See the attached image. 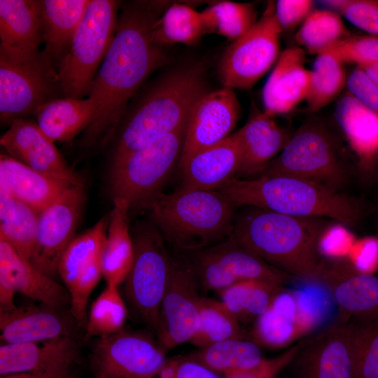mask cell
<instances>
[{
	"instance_id": "6da1fadb",
	"label": "cell",
	"mask_w": 378,
	"mask_h": 378,
	"mask_svg": "<svg viewBox=\"0 0 378 378\" xmlns=\"http://www.w3.org/2000/svg\"><path fill=\"white\" fill-rule=\"evenodd\" d=\"M158 18L155 7L141 3L125 7L118 17L114 38L88 94L95 113L83 137L86 146L104 148L113 139L132 98L167 63L163 46L153 36Z\"/></svg>"
},
{
	"instance_id": "7a4b0ae2",
	"label": "cell",
	"mask_w": 378,
	"mask_h": 378,
	"mask_svg": "<svg viewBox=\"0 0 378 378\" xmlns=\"http://www.w3.org/2000/svg\"><path fill=\"white\" fill-rule=\"evenodd\" d=\"M236 211L232 237L284 273L299 279H315L322 261L321 218L297 217L255 206Z\"/></svg>"
},
{
	"instance_id": "3957f363",
	"label": "cell",
	"mask_w": 378,
	"mask_h": 378,
	"mask_svg": "<svg viewBox=\"0 0 378 378\" xmlns=\"http://www.w3.org/2000/svg\"><path fill=\"white\" fill-rule=\"evenodd\" d=\"M206 91L201 69L190 66L163 76L136 94L113 139L112 160L185 128L192 107Z\"/></svg>"
},
{
	"instance_id": "277c9868",
	"label": "cell",
	"mask_w": 378,
	"mask_h": 378,
	"mask_svg": "<svg viewBox=\"0 0 378 378\" xmlns=\"http://www.w3.org/2000/svg\"><path fill=\"white\" fill-rule=\"evenodd\" d=\"M218 191L235 207L255 206L297 217L329 218L344 225H354L362 215L360 205L352 198L288 176L234 177Z\"/></svg>"
},
{
	"instance_id": "5b68a950",
	"label": "cell",
	"mask_w": 378,
	"mask_h": 378,
	"mask_svg": "<svg viewBox=\"0 0 378 378\" xmlns=\"http://www.w3.org/2000/svg\"><path fill=\"white\" fill-rule=\"evenodd\" d=\"M236 208L218 190L162 192L148 205L151 223L174 251L214 246L232 237Z\"/></svg>"
},
{
	"instance_id": "8992f818",
	"label": "cell",
	"mask_w": 378,
	"mask_h": 378,
	"mask_svg": "<svg viewBox=\"0 0 378 378\" xmlns=\"http://www.w3.org/2000/svg\"><path fill=\"white\" fill-rule=\"evenodd\" d=\"M186 127L112 160L109 184L113 200L126 202L130 211L146 209L162 192V187L179 164Z\"/></svg>"
},
{
	"instance_id": "52a82bcc",
	"label": "cell",
	"mask_w": 378,
	"mask_h": 378,
	"mask_svg": "<svg viewBox=\"0 0 378 378\" xmlns=\"http://www.w3.org/2000/svg\"><path fill=\"white\" fill-rule=\"evenodd\" d=\"M119 6L118 1L89 0L57 69L63 97L82 99L88 94L114 38Z\"/></svg>"
},
{
	"instance_id": "ba28073f",
	"label": "cell",
	"mask_w": 378,
	"mask_h": 378,
	"mask_svg": "<svg viewBox=\"0 0 378 378\" xmlns=\"http://www.w3.org/2000/svg\"><path fill=\"white\" fill-rule=\"evenodd\" d=\"M132 234L134 259L125 281V293L135 315L157 334L172 254L152 223L136 226Z\"/></svg>"
},
{
	"instance_id": "9c48e42d",
	"label": "cell",
	"mask_w": 378,
	"mask_h": 378,
	"mask_svg": "<svg viewBox=\"0 0 378 378\" xmlns=\"http://www.w3.org/2000/svg\"><path fill=\"white\" fill-rule=\"evenodd\" d=\"M279 175L314 182L335 191L346 177L335 139L314 122L302 126L258 176Z\"/></svg>"
},
{
	"instance_id": "30bf717a",
	"label": "cell",
	"mask_w": 378,
	"mask_h": 378,
	"mask_svg": "<svg viewBox=\"0 0 378 378\" xmlns=\"http://www.w3.org/2000/svg\"><path fill=\"white\" fill-rule=\"evenodd\" d=\"M175 253L190 267L204 291L218 293L235 284L252 280L284 286L293 278L269 265L232 236L214 246Z\"/></svg>"
},
{
	"instance_id": "8fae6325",
	"label": "cell",
	"mask_w": 378,
	"mask_h": 378,
	"mask_svg": "<svg viewBox=\"0 0 378 378\" xmlns=\"http://www.w3.org/2000/svg\"><path fill=\"white\" fill-rule=\"evenodd\" d=\"M62 94L57 70L43 55L13 59L0 54V119L10 125L34 115L44 103Z\"/></svg>"
},
{
	"instance_id": "7c38bea8",
	"label": "cell",
	"mask_w": 378,
	"mask_h": 378,
	"mask_svg": "<svg viewBox=\"0 0 378 378\" xmlns=\"http://www.w3.org/2000/svg\"><path fill=\"white\" fill-rule=\"evenodd\" d=\"M282 32L274 4L269 3L255 24L223 52L218 68L223 87L251 88L276 64Z\"/></svg>"
},
{
	"instance_id": "4fadbf2b",
	"label": "cell",
	"mask_w": 378,
	"mask_h": 378,
	"mask_svg": "<svg viewBox=\"0 0 378 378\" xmlns=\"http://www.w3.org/2000/svg\"><path fill=\"white\" fill-rule=\"evenodd\" d=\"M149 335L122 330L99 337L91 357L95 378H156L167 358Z\"/></svg>"
},
{
	"instance_id": "5bb4252c",
	"label": "cell",
	"mask_w": 378,
	"mask_h": 378,
	"mask_svg": "<svg viewBox=\"0 0 378 378\" xmlns=\"http://www.w3.org/2000/svg\"><path fill=\"white\" fill-rule=\"evenodd\" d=\"M108 220L109 216H105L87 231L76 235L58 265V275L70 295L71 314L78 326L86 325L89 298L103 276L102 254Z\"/></svg>"
},
{
	"instance_id": "9a60e30c",
	"label": "cell",
	"mask_w": 378,
	"mask_h": 378,
	"mask_svg": "<svg viewBox=\"0 0 378 378\" xmlns=\"http://www.w3.org/2000/svg\"><path fill=\"white\" fill-rule=\"evenodd\" d=\"M85 201L84 186H72L43 210L29 258L39 271L55 279L60 258L76 237Z\"/></svg>"
},
{
	"instance_id": "2e32d148",
	"label": "cell",
	"mask_w": 378,
	"mask_h": 378,
	"mask_svg": "<svg viewBox=\"0 0 378 378\" xmlns=\"http://www.w3.org/2000/svg\"><path fill=\"white\" fill-rule=\"evenodd\" d=\"M200 289L190 267L178 254H172L156 334L158 341L166 351L189 342L195 335L200 321Z\"/></svg>"
},
{
	"instance_id": "e0dca14e",
	"label": "cell",
	"mask_w": 378,
	"mask_h": 378,
	"mask_svg": "<svg viewBox=\"0 0 378 378\" xmlns=\"http://www.w3.org/2000/svg\"><path fill=\"white\" fill-rule=\"evenodd\" d=\"M287 368L290 378H356L351 339L339 318L296 345Z\"/></svg>"
},
{
	"instance_id": "ac0fdd59",
	"label": "cell",
	"mask_w": 378,
	"mask_h": 378,
	"mask_svg": "<svg viewBox=\"0 0 378 378\" xmlns=\"http://www.w3.org/2000/svg\"><path fill=\"white\" fill-rule=\"evenodd\" d=\"M239 115L240 105L233 89L223 87L204 93L188 118L179 167L198 151L231 135Z\"/></svg>"
},
{
	"instance_id": "d6986e66",
	"label": "cell",
	"mask_w": 378,
	"mask_h": 378,
	"mask_svg": "<svg viewBox=\"0 0 378 378\" xmlns=\"http://www.w3.org/2000/svg\"><path fill=\"white\" fill-rule=\"evenodd\" d=\"M16 293L57 308L71 302L65 287L39 271L8 242L0 238V312L17 307L14 303Z\"/></svg>"
},
{
	"instance_id": "ffe728a7",
	"label": "cell",
	"mask_w": 378,
	"mask_h": 378,
	"mask_svg": "<svg viewBox=\"0 0 378 378\" xmlns=\"http://www.w3.org/2000/svg\"><path fill=\"white\" fill-rule=\"evenodd\" d=\"M330 293L339 318L378 312V276L342 258L322 259L314 279Z\"/></svg>"
},
{
	"instance_id": "44dd1931",
	"label": "cell",
	"mask_w": 378,
	"mask_h": 378,
	"mask_svg": "<svg viewBox=\"0 0 378 378\" xmlns=\"http://www.w3.org/2000/svg\"><path fill=\"white\" fill-rule=\"evenodd\" d=\"M9 126L0 139L8 155L41 173L84 186L83 178L69 166L36 121L19 118Z\"/></svg>"
},
{
	"instance_id": "7402d4cb",
	"label": "cell",
	"mask_w": 378,
	"mask_h": 378,
	"mask_svg": "<svg viewBox=\"0 0 378 378\" xmlns=\"http://www.w3.org/2000/svg\"><path fill=\"white\" fill-rule=\"evenodd\" d=\"M305 50L291 47L281 52L262 91L264 111L274 116L291 111L308 96L311 71Z\"/></svg>"
},
{
	"instance_id": "603a6c76",
	"label": "cell",
	"mask_w": 378,
	"mask_h": 378,
	"mask_svg": "<svg viewBox=\"0 0 378 378\" xmlns=\"http://www.w3.org/2000/svg\"><path fill=\"white\" fill-rule=\"evenodd\" d=\"M241 160L235 133L194 154L181 167V190H218L237 177Z\"/></svg>"
},
{
	"instance_id": "cb8c5ba5",
	"label": "cell",
	"mask_w": 378,
	"mask_h": 378,
	"mask_svg": "<svg viewBox=\"0 0 378 378\" xmlns=\"http://www.w3.org/2000/svg\"><path fill=\"white\" fill-rule=\"evenodd\" d=\"M0 54L28 59L41 53L43 43L37 1H0Z\"/></svg>"
},
{
	"instance_id": "d4e9b609",
	"label": "cell",
	"mask_w": 378,
	"mask_h": 378,
	"mask_svg": "<svg viewBox=\"0 0 378 378\" xmlns=\"http://www.w3.org/2000/svg\"><path fill=\"white\" fill-rule=\"evenodd\" d=\"M296 293L286 289L255 321L251 340L258 345L278 349L290 344L312 326Z\"/></svg>"
},
{
	"instance_id": "484cf974",
	"label": "cell",
	"mask_w": 378,
	"mask_h": 378,
	"mask_svg": "<svg viewBox=\"0 0 378 378\" xmlns=\"http://www.w3.org/2000/svg\"><path fill=\"white\" fill-rule=\"evenodd\" d=\"M58 309L42 304L0 312L1 340L5 344L38 342L71 336L72 323Z\"/></svg>"
},
{
	"instance_id": "4316f807",
	"label": "cell",
	"mask_w": 378,
	"mask_h": 378,
	"mask_svg": "<svg viewBox=\"0 0 378 378\" xmlns=\"http://www.w3.org/2000/svg\"><path fill=\"white\" fill-rule=\"evenodd\" d=\"M77 354L78 346L71 336L38 342L3 343L0 346V375L73 364Z\"/></svg>"
},
{
	"instance_id": "83f0119b",
	"label": "cell",
	"mask_w": 378,
	"mask_h": 378,
	"mask_svg": "<svg viewBox=\"0 0 378 378\" xmlns=\"http://www.w3.org/2000/svg\"><path fill=\"white\" fill-rule=\"evenodd\" d=\"M235 134L241 154L236 178L260 174L280 153L288 140L274 116L265 111L253 115Z\"/></svg>"
},
{
	"instance_id": "f1b7e54d",
	"label": "cell",
	"mask_w": 378,
	"mask_h": 378,
	"mask_svg": "<svg viewBox=\"0 0 378 378\" xmlns=\"http://www.w3.org/2000/svg\"><path fill=\"white\" fill-rule=\"evenodd\" d=\"M0 183L39 214L72 186L36 171L5 154L0 155Z\"/></svg>"
},
{
	"instance_id": "f546056e",
	"label": "cell",
	"mask_w": 378,
	"mask_h": 378,
	"mask_svg": "<svg viewBox=\"0 0 378 378\" xmlns=\"http://www.w3.org/2000/svg\"><path fill=\"white\" fill-rule=\"evenodd\" d=\"M89 0H38L43 55L58 69Z\"/></svg>"
},
{
	"instance_id": "4dcf8cb0",
	"label": "cell",
	"mask_w": 378,
	"mask_h": 378,
	"mask_svg": "<svg viewBox=\"0 0 378 378\" xmlns=\"http://www.w3.org/2000/svg\"><path fill=\"white\" fill-rule=\"evenodd\" d=\"M113 202L102 254V266L106 284L118 286L125 282L132 267L134 247L129 226V206L121 200Z\"/></svg>"
},
{
	"instance_id": "1f68e13d",
	"label": "cell",
	"mask_w": 378,
	"mask_h": 378,
	"mask_svg": "<svg viewBox=\"0 0 378 378\" xmlns=\"http://www.w3.org/2000/svg\"><path fill=\"white\" fill-rule=\"evenodd\" d=\"M95 113L93 101L69 97L51 99L35 112L36 123L54 143L73 139L90 126Z\"/></svg>"
},
{
	"instance_id": "d6a6232c",
	"label": "cell",
	"mask_w": 378,
	"mask_h": 378,
	"mask_svg": "<svg viewBox=\"0 0 378 378\" xmlns=\"http://www.w3.org/2000/svg\"><path fill=\"white\" fill-rule=\"evenodd\" d=\"M335 117L360 161L363 164L374 161L378 158V114L347 93L337 101Z\"/></svg>"
},
{
	"instance_id": "836d02e7",
	"label": "cell",
	"mask_w": 378,
	"mask_h": 378,
	"mask_svg": "<svg viewBox=\"0 0 378 378\" xmlns=\"http://www.w3.org/2000/svg\"><path fill=\"white\" fill-rule=\"evenodd\" d=\"M186 357L223 376L253 369L265 360L259 345L251 340L238 338L200 348Z\"/></svg>"
},
{
	"instance_id": "e575fe53",
	"label": "cell",
	"mask_w": 378,
	"mask_h": 378,
	"mask_svg": "<svg viewBox=\"0 0 378 378\" xmlns=\"http://www.w3.org/2000/svg\"><path fill=\"white\" fill-rule=\"evenodd\" d=\"M39 213L13 197L0 183V238L29 260Z\"/></svg>"
},
{
	"instance_id": "d590c367",
	"label": "cell",
	"mask_w": 378,
	"mask_h": 378,
	"mask_svg": "<svg viewBox=\"0 0 378 378\" xmlns=\"http://www.w3.org/2000/svg\"><path fill=\"white\" fill-rule=\"evenodd\" d=\"M284 286L262 281L235 284L220 292V301L239 323L255 321L264 314Z\"/></svg>"
},
{
	"instance_id": "8d00e7d4",
	"label": "cell",
	"mask_w": 378,
	"mask_h": 378,
	"mask_svg": "<svg viewBox=\"0 0 378 378\" xmlns=\"http://www.w3.org/2000/svg\"><path fill=\"white\" fill-rule=\"evenodd\" d=\"M153 36L162 46L195 45L206 34L200 12L183 4H172L155 22Z\"/></svg>"
},
{
	"instance_id": "74e56055",
	"label": "cell",
	"mask_w": 378,
	"mask_h": 378,
	"mask_svg": "<svg viewBox=\"0 0 378 378\" xmlns=\"http://www.w3.org/2000/svg\"><path fill=\"white\" fill-rule=\"evenodd\" d=\"M205 34H216L232 42L245 34L257 22L251 3L222 1L200 12Z\"/></svg>"
},
{
	"instance_id": "f35d334b",
	"label": "cell",
	"mask_w": 378,
	"mask_h": 378,
	"mask_svg": "<svg viewBox=\"0 0 378 378\" xmlns=\"http://www.w3.org/2000/svg\"><path fill=\"white\" fill-rule=\"evenodd\" d=\"M342 321L353 344L356 378H378V312Z\"/></svg>"
},
{
	"instance_id": "ab89813d",
	"label": "cell",
	"mask_w": 378,
	"mask_h": 378,
	"mask_svg": "<svg viewBox=\"0 0 378 378\" xmlns=\"http://www.w3.org/2000/svg\"><path fill=\"white\" fill-rule=\"evenodd\" d=\"M235 338L245 339L239 321L220 300L201 296L198 329L189 342L203 348Z\"/></svg>"
},
{
	"instance_id": "60d3db41",
	"label": "cell",
	"mask_w": 378,
	"mask_h": 378,
	"mask_svg": "<svg viewBox=\"0 0 378 378\" xmlns=\"http://www.w3.org/2000/svg\"><path fill=\"white\" fill-rule=\"evenodd\" d=\"M338 14L329 10H313L303 21L295 35L297 43L309 53L317 55L349 36Z\"/></svg>"
},
{
	"instance_id": "b9f144b4",
	"label": "cell",
	"mask_w": 378,
	"mask_h": 378,
	"mask_svg": "<svg viewBox=\"0 0 378 378\" xmlns=\"http://www.w3.org/2000/svg\"><path fill=\"white\" fill-rule=\"evenodd\" d=\"M311 71L306 101L309 109L318 111L332 102L346 86L344 63L327 53L317 55Z\"/></svg>"
},
{
	"instance_id": "7bdbcfd3",
	"label": "cell",
	"mask_w": 378,
	"mask_h": 378,
	"mask_svg": "<svg viewBox=\"0 0 378 378\" xmlns=\"http://www.w3.org/2000/svg\"><path fill=\"white\" fill-rule=\"evenodd\" d=\"M128 311L118 286L107 284L94 300L86 322V335L102 337L123 330Z\"/></svg>"
},
{
	"instance_id": "ee69618b",
	"label": "cell",
	"mask_w": 378,
	"mask_h": 378,
	"mask_svg": "<svg viewBox=\"0 0 378 378\" xmlns=\"http://www.w3.org/2000/svg\"><path fill=\"white\" fill-rule=\"evenodd\" d=\"M321 53L331 55L344 64L353 63L358 66L378 64V37L349 36Z\"/></svg>"
},
{
	"instance_id": "f6af8a7d",
	"label": "cell",
	"mask_w": 378,
	"mask_h": 378,
	"mask_svg": "<svg viewBox=\"0 0 378 378\" xmlns=\"http://www.w3.org/2000/svg\"><path fill=\"white\" fill-rule=\"evenodd\" d=\"M355 27L378 37V0L323 1Z\"/></svg>"
},
{
	"instance_id": "bcb514c9",
	"label": "cell",
	"mask_w": 378,
	"mask_h": 378,
	"mask_svg": "<svg viewBox=\"0 0 378 378\" xmlns=\"http://www.w3.org/2000/svg\"><path fill=\"white\" fill-rule=\"evenodd\" d=\"M348 93L360 104L378 114V85L360 66L347 76Z\"/></svg>"
},
{
	"instance_id": "7dc6e473",
	"label": "cell",
	"mask_w": 378,
	"mask_h": 378,
	"mask_svg": "<svg viewBox=\"0 0 378 378\" xmlns=\"http://www.w3.org/2000/svg\"><path fill=\"white\" fill-rule=\"evenodd\" d=\"M310 0H279L274 4V13L282 31L290 30L303 22L314 10Z\"/></svg>"
},
{
	"instance_id": "c3c4849f",
	"label": "cell",
	"mask_w": 378,
	"mask_h": 378,
	"mask_svg": "<svg viewBox=\"0 0 378 378\" xmlns=\"http://www.w3.org/2000/svg\"><path fill=\"white\" fill-rule=\"evenodd\" d=\"M296 346L280 356L266 359L258 367L239 372L223 376V378H278L281 372L286 368L295 351Z\"/></svg>"
},
{
	"instance_id": "681fc988",
	"label": "cell",
	"mask_w": 378,
	"mask_h": 378,
	"mask_svg": "<svg viewBox=\"0 0 378 378\" xmlns=\"http://www.w3.org/2000/svg\"><path fill=\"white\" fill-rule=\"evenodd\" d=\"M206 365L186 357L179 358L176 378H222Z\"/></svg>"
},
{
	"instance_id": "f907efd6",
	"label": "cell",
	"mask_w": 378,
	"mask_h": 378,
	"mask_svg": "<svg viewBox=\"0 0 378 378\" xmlns=\"http://www.w3.org/2000/svg\"><path fill=\"white\" fill-rule=\"evenodd\" d=\"M72 365H62L38 372L3 375L0 378H71Z\"/></svg>"
},
{
	"instance_id": "816d5d0a",
	"label": "cell",
	"mask_w": 378,
	"mask_h": 378,
	"mask_svg": "<svg viewBox=\"0 0 378 378\" xmlns=\"http://www.w3.org/2000/svg\"><path fill=\"white\" fill-rule=\"evenodd\" d=\"M178 360L179 358H167L158 372L156 378H176Z\"/></svg>"
},
{
	"instance_id": "f5cc1de1",
	"label": "cell",
	"mask_w": 378,
	"mask_h": 378,
	"mask_svg": "<svg viewBox=\"0 0 378 378\" xmlns=\"http://www.w3.org/2000/svg\"><path fill=\"white\" fill-rule=\"evenodd\" d=\"M361 67L366 74L378 85V64L365 65Z\"/></svg>"
}]
</instances>
